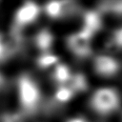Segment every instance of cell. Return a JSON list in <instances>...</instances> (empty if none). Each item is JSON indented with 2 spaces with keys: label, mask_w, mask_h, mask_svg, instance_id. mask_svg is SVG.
<instances>
[{
  "label": "cell",
  "mask_w": 122,
  "mask_h": 122,
  "mask_svg": "<svg viewBox=\"0 0 122 122\" xmlns=\"http://www.w3.org/2000/svg\"><path fill=\"white\" fill-rule=\"evenodd\" d=\"M67 122H87V121L82 117H74V118H71V119L68 120Z\"/></svg>",
  "instance_id": "16"
},
{
  "label": "cell",
  "mask_w": 122,
  "mask_h": 122,
  "mask_svg": "<svg viewBox=\"0 0 122 122\" xmlns=\"http://www.w3.org/2000/svg\"><path fill=\"white\" fill-rule=\"evenodd\" d=\"M58 56L52 54V53H43L37 58V66L40 69H47L52 65H55L58 63Z\"/></svg>",
  "instance_id": "13"
},
{
  "label": "cell",
  "mask_w": 122,
  "mask_h": 122,
  "mask_svg": "<svg viewBox=\"0 0 122 122\" xmlns=\"http://www.w3.org/2000/svg\"><path fill=\"white\" fill-rule=\"evenodd\" d=\"M108 48L111 51L122 50V27L112 31L108 42Z\"/></svg>",
  "instance_id": "12"
},
{
  "label": "cell",
  "mask_w": 122,
  "mask_h": 122,
  "mask_svg": "<svg viewBox=\"0 0 122 122\" xmlns=\"http://www.w3.org/2000/svg\"><path fill=\"white\" fill-rule=\"evenodd\" d=\"M34 42H35L36 47L41 51L46 53L51 49L53 43V35L48 29H43L39 30L38 33L36 34L34 38Z\"/></svg>",
  "instance_id": "7"
},
{
  "label": "cell",
  "mask_w": 122,
  "mask_h": 122,
  "mask_svg": "<svg viewBox=\"0 0 122 122\" xmlns=\"http://www.w3.org/2000/svg\"><path fill=\"white\" fill-rule=\"evenodd\" d=\"M92 35L83 29L77 32L71 34L67 38V45L70 51L77 57L84 58L91 54V39Z\"/></svg>",
  "instance_id": "3"
},
{
  "label": "cell",
  "mask_w": 122,
  "mask_h": 122,
  "mask_svg": "<svg viewBox=\"0 0 122 122\" xmlns=\"http://www.w3.org/2000/svg\"><path fill=\"white\" fill-rule=\"evenodd\" d=\"M3 84H4V77H3V75L0 73V87H1Z\"/></svg>",
  "instance_id": "17"
},
{
  "label": "cell",
  "mask_w": 122,
  "mask_h": 122,
  "mask_svg": "<svg viewBox=\"0 0 122 122\" xmlns=\"http://www.w3.org/2000/svg\"><path fill=\"white\" fill-rule=\"evenodd\" d=\"M40 12L39 6L34 2H25L21 5L14 15V25L16 29L22 28L34 22Z\"/></svg>",
  "instance_id": "4"
},
{
  "label": "cell",
  "mask_w": 122,
  "mask_h": 122,
  "mask_svg": "<svg viewBox=\"0 0 122 122\" xmlns=\"http://www.w3.org/2000/svg\"><path fill=\"white\" fill-rule=\"evenodd\" d=\"M107 9L112 11L114 14L122 15V1H115V2L109 3Z\"/></svg>",
  "instance_id": "15"
},
{
  "label": "cell",
  "mask_w": 122,
  "mask_h": 122,
  "mask_svg": "<svg viewBox=\"0 0 122 122\" xmlns=\"http://www.w3.org/2000/svg\"><path fill=\"white\" fill-rule=\"evenodd\" d=\"M83 30L93 36L102 28V19L98 11L87 10L83 14Z\"/></svg>",
  "instance_id": "6"
},
{
  "label": "cell",
  "mask_w": 122,
  "mask_h": 122,
  "mask_svg": "<svg viewBox=\"0 0 122 122\" xmlns=\"http://www.w3.org/2000/svg\"><path fill=\"white\" fill-rule=\"evenodd\" d=\"M52 76H53V79L56 83L60 84L61 86H64L70 80L71 73V71L67 65L60 63V64H57L55 66V68L53 70Z\"/></svg>",
  "instance_id": "8"
},
{
  "label": "cell",
  "mask_w": 122,
  "mask_h": 122,
  "mask_svg": "<svg viewBox=\"0 0 122 122\" xmlns=\"http://www.w3.org/2000/svg\"><path fill=\"white\" fill-rule=\"evenodd\" d=\"M14 48L11 40L0 33V62L6 60L13 52Z\"/></svg>",
  "instance_id": "11"
},
{
  "label": "cell",
  "mask_w": 122,
  "mask_h": 122,
  "mask_svg": "<svg viewBox=\"0 0 122 122\" xmlns=\"http://www.w3.org/2000/svg\"><path fill=\"white\" fill-rule=\"evenodd\" d=\"M19 103L27 113L33 112L41 99V92L35 81L26 73L21 74L17 80Z\"/></svg>",
  "instance_id": "1"
},
{
  "label": "cell",
  "mask_w": 122,
  "mask_h": 122,
  "mask_svg": "<svg viewBox=\"0 0 122 122\" xmlns=\"http://www.w3.org/2000/svg\"><path fill=\"white\" fill-rule=\"evenodd\" d=\"M45 13L52 19L60 18L64 15V2L61 1H51L44 5Z\"/></svg>",
  "instance_id": "10"
},
{
  "label": "cell",
  "mask_w": 122,
  "mask_h": 122,
  "mask_svg": "<svg viewBox=\"0 0 122 122\" xmlns=\"http://www.w3.org/2000/svg\"><path fill=\"white\" fill-rule=\"evenodd\" d=\"M74 92L67 86V85H64V86H60L56 92H55V94H54V97L55 99L60 102V103H66L68 101H70L72 96H73Z\"/></svg>",
  "instance_id": "14"
},
{
  "label": "cell",
  "mask_w": 122,
  "mask_h": 122,
  "mask_svg": "<svg viewBox=\"0 0 122 122\" xmlns=\"http://www.w3.org/2000/svg\"><path fill=\"white\" fill-rule=\"evenodd\" d=\"M120 106V97L112 88H100L91 97L92 109L100 115H108L115 112Z\"/></svg>",
  "instance_id": "2"
},
{
  "label": "cell",
  "mask_w": 122,
  "mask_h": 122,
  "mask_svg": "<svg viewBox=\"0 0 122 122\" xmlns=\"http://www.w3.org/2000/svg\"><path fill=\"white\" fill-rule=\"evenodd\" d=\"M67 86L73 92H85L88 89V81L84 74L75 73L71 74L70 80L67 83Z\"/></svg>",
  "instance_id": "9"
},
{
  "label": "cell",
  "mask_w": 122,
  "mask_h": 122,
  "mask_svg": "<svg viewBox=\"0 0 122 122\" xmlns=\"http://www.w3.org/2000/svg\"><path fill=\"white\" fill-rule=\"evenodd\" d=\"M93 70L99 76L112 77L119 71L120 65L118 61L113 57L101 54L95 56L93 59Z\"/></svg>",
  "instance_id": "5"
}]
</instances>
